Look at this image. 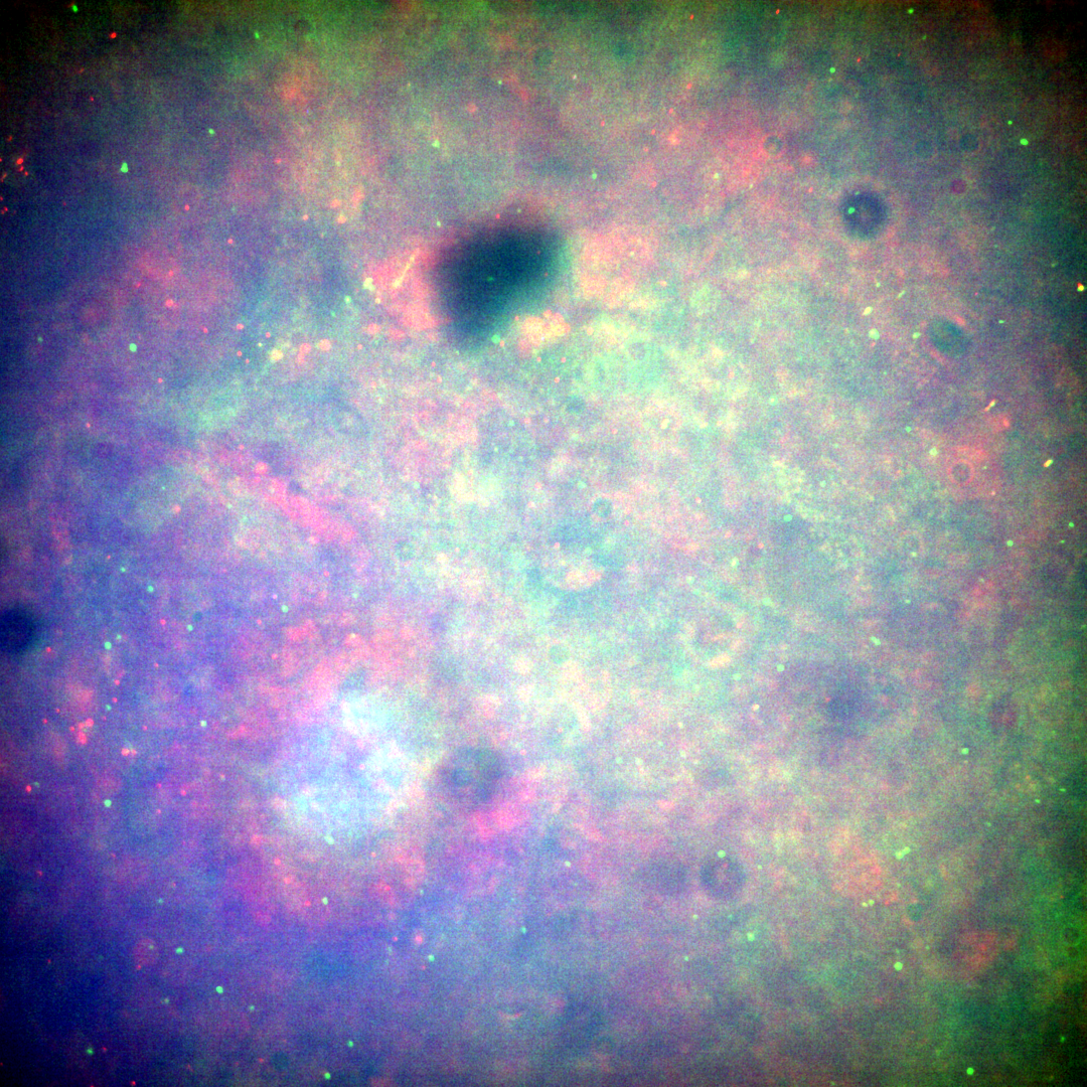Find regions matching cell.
Masks as SVG:
<instances>
[{"instance_id": "7a4b0ae2", "label": "cell", "mask_w": 1087, "mask_h": 1087, "mask_svg": "<svg viewBox=\"0 0 1087 1087\" xmlns=\"http://www.w3.org/2000/svg\"><path fill=\"white\" fill-rule=\"evenodd\" d=\"M34 638V623L21 608L6 610L2 616V647L12 655L26 651Z\"/></svg>"}, {"instance_id": "6da1fadb", "label": "cell", "mask_w": 1087, "mask_h": 1087, "mask_svg": "<svg viewBox=\"0 0 1087 1087\" xmlns=\"http://www.w3.org/2000/svg\"><path fill=\"white\" fill-rule=\"evenodd\" d=\"M504 769L499 756L482 748L457 751L441 767L442 788L451 799L467 807L489 801L499 789Z\"/></svg>"}, {"instance_id": "3957f363", "label": "cell", "mask_w": 1087, "mask_h": 1087, "mask_svg": "<svg viewBox=\"0 0 1087 1087\" xmlns=\"http://www.w3.org/2000/svg\"><path fill=\"white\" fill-rule=\"evenodd\" d=\"M133 955L138 965L149 966L158 959V946L151 940H142L136 945Z\"/></svg>"}]
</instances>
